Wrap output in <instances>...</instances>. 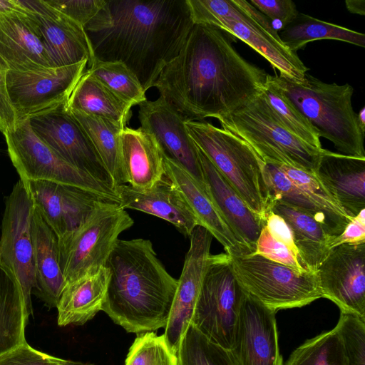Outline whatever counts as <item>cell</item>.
Here are the masks:
<instances>
[{"label":"cell","instance_id":"cell-1","mask_svg":"<svg viewBox=\"0 0 365 365\" xmlns=\"http://www.w3.org/2000/svg\"><path fill=\"white\" fill-rule=\"evenodd\" d=\"M233 39L216 27L194 24L153 87L187 120H221L261 93L268 76L237 51Z\"/></svg>","mask_w":365,"mask_h":365},{"label":"cell","instance_id":"cell-2","mask_svg":"<svg viewBox=\"0 0 365 365\" xmlns=\"http://www.w3.org/2000/svg\"><path fill=\"white\" fill-rule=\"evenodd\" d=\"M110 23L87 33L95 59L123 63L146 92L194 26L186 0H107Z\"/></svg>","mask_w":365,"mask_h":365},{"label":"cell","instance_id":"cell-3","mask_svg":"<svg viewBox=\"0 0 365 365\" xmlns=\"http://www.w3.org/2000/svg\"><path fill=\"white\" fill-rule=\"evenodd\" d=\"M109 280L102 311L128 333L165 328L178 280L149 240L118 239L106 263Z\"/></svg>","mask_w":365,"mask_h":365},{"label":"cell","instance_id":"cell-4","mask_svg":"<svg viewBox=\"0 0 365 365\" xmlns=\"http://www.w3.org/2000/svg\"><path fill=\"white\" fill-rule=\"evenodd\" d=\"M267 83L284 95L340 154L365 158V134L352 107L350 84L324 83L309 73L302 83L268 74Z\"/></svg>","mask_w":365,"mask_h":365},{"label":"cell","instance_id":"cell-5","mask_svg":"<svg viewBox=\"0 0 365 365\" xmlns=\"http://www.w3.org/2000/svg\"><path fill=\"white\" fill-rule=\"evenodd\" d=\"M187 132L198 149L248 207L266 222L271 204L265 163L244 140L205 120H186Z\"/></svg>","mask_w":365,"mask_h":365},{"label":"cell","instance_id":"cell-6","mask_svg":"<svg viewBox=\"0 0 365 365\" xmlns=\"http://www.w3.org/2000/svg\"><path fill=\"white\" fill-rule=\"evenodd\" d=\"M219 122L222 128L244 140L267 164L284 165L315 175L327 150L290 133L277 118L264 91Z\"/></svg>","mask_w":365,"mask_h":365},{"label":"cell","instance_id":"cell-7","mask_svg":"<svg viewBox=\"0 0 365 365\" xmlns=\"http://www.w3.org/2000/svg\"><path fill=\"white\" fill-rule=\"evenodd\" d=\"M134 223L119 203L99 200L83 222L58 239L66 284L105 267L118 236Z\"/></svg>","mask_w":365,"mask_h":365},{"label":"cell","instance_id":"cell-8","mask_svg":"<svg viewBox=\"0 0 365 365\" xmlns=\"http://www.w3.org/2000/svg\"><path fill=\"white\" fill-rule=\"evenodd\" d=\"M230 259L245 292L276 312L302 307L322 297L317 272H299L257 254Z\"/></svg>","mask_w":365,"mask_h":365},{"label":"cell","instance_id":"cell-9","mask_svg":"<svg viewBox=\"0 0 365 365\" xmlns=\"http://www.w3.org/2000/svg\"><path fill=\"white\" fill-rule=\"evenodd\" d=\"M4 136L11 161L24 184L34 180L51 181L77 187L106 201L120 203L115 190L77 169L43 143L27 118L18 121Z\"/></svg>","mask_w":365,"mask_h":365},{"label":"cell","instance_id":"cell-10","mask_svg":"<svg viewBox=\"0 0 365 365\" xmlns=\"http://www.w3.org/2000/svg\"><path fill=\"white\" fill-rule=\"evenodd\" d=\"M245 294L230 256L210 255L190 323L212 341L232 350Z\"/></svg>","mask_w":365,"mask_h":365},{"label":"cell","instance_id":"cell-11","mask_svg":"<svg viewBox=\"0 0 365 365\" xmlns=\"http://www.w3.org/2000/svg\"><path fill=\"white\" fill-rule=\"evenodd\" d=\"M34 211V205L30 193L24 183L19 180L5 202L0 239V259L18 280L29 317L33 314L31 292L36 287L31 232Z\"/></svg>","mask_w":365,"mask_h":365},{"label":"cell","instance_id":"cell-12","mask_svg":"<svg viewBox=\"0 0 365 365\" xmlns=\"http://www.w3.org/2000/svg\"><path fill=\"white\" fill-rule=\"evenodd\" d=\"M234 2L236 9L211 26L245 42L278 70L280 77L302 83L309 68L297 53L283 43L271 21L250 1L234 0Z\"/></svg>","mask_w":365,"mask_h":365},{"label":"cell","instance_id":"cell-13","mask_svg":"<svg viewBox=\"0 0 365 365\" xmlns=\"http://www.w3.org/2000/svg\"><path fill=\"white\" fill-rule=\"evenodd\" d=\"M66 103L28 118L32 130L68 163L115 190L93 143L68 110Z\"/></svg>","mask_w":365,"mask_h":365},{"label":"cell","instance_id":"cell-14","mask_svg":"<svg viewBox=\"0 0 365 365\" xmlns=\"http://www.w3.org/2000/svg\"><path fill=\"white\" fill-rule=\"evenodd\" d=\"M87 67L84 60L43 71H7V93L17 120L66 103Z\"/></svg>","mask_w":365,"mask_h":365},{"label":"cell","instance_id":"cell-15","mask_svg":"<svg viewBox=\"0 0 365 365\" xmlns=\"http://www.w3.org/2000/svg\"><path fill=\"white\" fill-rule=\"evenodd\" d=\"M317 274L322 297L365 320V242L334 247Z\"/></svg>","mask_w":365,"mask_h":365},{"label":"cell","instance_id":"cell-16","mask_svg":"<svg viewBox=\"0 0 365 365\" xmlns=\"http://www.w3.org/2000/svg\"><path fill=\"white\" fill-rule=\"evenodd\" d=\"M190 247L175 293L164 336L177 354L181 339L191 322L210 256L212 235L197 225L190 235Z\"/></svg>","mask_w":365,"mask_h":365},{"label":"cell","instance_id":"cell-17","mask_svg":"<svg viewBox=\"0 0 365 365\" xmlns=\"http://www.w3.org/2000/svg\"><path fill=\"white\" fill-rule=\"evenodd\" d=\"M38 29L56 67L95 60L91 43L77 22L48 4L45 0H16Z\"/></svg>","mask_w":365,"mask_h":365},{"label":"cell","instance_id":"cell-18","mask_svg":"<svg viewBox=\"0 0 365 365\" xmlns=\"http://www.w3.org/2000/svg\"><path fill=\"white\" fill-rule=\"evenodd\" d=\"M140 126L151 133L163 153L205 185L198 148L188 135L187 120L164 98L138 105Z\"/></svg>","mask_w":365,"mask_h":365},{"label":"cell","instance_id":"cell-19","mask_svg":"<svg viewBox=\"0 0 365 365\" xmlns=\"http://www.w3.org/2000/svg\"><path fill=\"white\" fill-rule=\"evenodd\" d=\"M275 315L245 292L232 350L239 365H284Z\"/></svg>","mask_w":365,"mask_h":365},{"label":"cell","instance_id":"cell-20","mask_svg":"<svg viewBox=\"0 0 365 365\" xmlns=\"http://www.w3.org/2000/svg\"><path fill=\"white\" fill-rule=\"evenodd\" d=\"M24 185L34 207L58 239L75 230L96 203L103 200L81 188L47 180H34Z\"/></svg>","mask_w":365,"mask_h":365},{"label":"cell","instance_id":"cell-21","mask_svg":"<svg viewBox=\"0 0 365 365\" xmlns=\"http://www.w3.org/2000/svg\"><path fill=\"white\" fill-rule=\"evenodd\" d=\"M16 4V9L0 14V63L7 71L55 68L38 29Z\"/></svg>","mask_w":365,"mask_h":365},{"label":"cell","instance_id":"cell-22","mask_svg":"<svg viewBox=\"0 0 365 365\" xmlns=\"http://www.w3.org/2000/svg\"><path fill=\"white\" fill-rule=\"evenodd\" d=\"M163 153V152H162ZM165 175L175 184L192 209L198 225L207 230L232 257L252 255L234 234L211 198L205 185L163 153Z\"/></svg>","mask_w":365,"mask_h":365},{"label":"cell","instance_id":"cell-23","mask_svg":"<svg viewBox=\"0 0 365 365\" xmlns=\"http://www.w3.org/2000/svg\"><path fill=\"white\" fill-rule=\"evenodd\" d=\"M120 205L160 217L173 224L180 232L190 237L197 220L175 184L165 175L145 190L122 185L115 188Z\"/></svg>","mask_w":365,"mask_h":365},{"label":"cell","instance_id":"cell-24","mask_svg":"<svg viewBox=\"0 0 365 365\" xmlns=\"http://www.w3.org/2000/svg\"><path fill=\"white\" fill-rule=\"evenodd\" d=\"M207 190L222 217L237 236L254 254L266 222L252 212L233 187L198 149Z\"/></svg>","mask_w":365,"mask_h":365},{"label":"cell","instance_id":"cell-25","mask_svg":"<svg viewBox=\"0 0 365 365\" xmlns=\"http://www.w3.org/2000/svg\"><path fill=\"white\" fill-rule=\"evenodd\" d=\"M315 175L349 217L365 210V158L327 150Z\"/></svg>","mask_w":365,"mask_h":365},{"label":"cell","instance_id":"cell-26","mask_svg":"<svg viewBox=\"0 0 365 365\" xmlns=\"http://www.w3.org/2000/svg\"><path fill=\"white\" fill-rule=\"evenodd\" d=\"M120 153L123 176L130 187L148 189L164 176L162 150L155 137L141 127L121 131Z\"/></svg>","mask_w":365,"mask_h":365},{"label":"cell","instance_id":"cell-27","mask_svg":"<svg viewBox=\"0 0 365 365\" xmlns=\"http://www.w3.org/2000/svg\"><path fill=\"white\" fill-rule=\"evenodd\" d=\"M36 273L35 294L56 307L66 282L59 264L58 239L34 207L31 222Z\"/></svg>","mask_w":365,"mask_h":365},{"label":"cell","instance_id":"cell-28","mask_svg":"<svg viewBox=\"0 0 365 365\" xmlns=\"http://www.w3.org/2000/svg\"><path fill=\"white\" fill-rule=\"evenodd\" d=\"M109 280L106 267L66 284L57 306L58 324L83 325L102 310Z\"/></svg>","mask_w":365,"mask_h":365},{"label":"cell","instance_id":"cell-29","mask_svg":"<svg viewBox=\"0 0 365 365\" xmlns=\"http://www.w3.org/2000/svg\"><path fill=\"white\" fill-rule=\"evenodd\" d=\"M280 215L289 225L299 258L310 272L317 270L332 249L335 237L310 215L286 204L272 201L269 212Z\"/></svg>","mask_w":365,"mask_h":365},{"label":"cell","instance_id":"cell-30","mask_svg":"<svg viewBox=\"0 0 365 365\" xmlns=\"http://www.w3.org/2000/svg\"><path fill=\"white\" fill-rule=\"evenodd\" d=\"M69 110L108 119L123 128L130 120L132 111L123 101L86 69L66 103Z\"/></svg>","mask_w":365,"mask_h":365},{"label":"cell","instance_id":"cell-31","mask_svg":"<svg viewBox=\"0 0 365 365\" xmlns=\"http://www.w3.org/2000/svg\"><path fill=\"white\" fill-rule=\"evenodd\" d=\"M29 317L21 286L0 259V355L26 342Z\"/></svg>","mask_w":365,"mask_h":365},{"label":"cell","instance_id":"cell-32","mask_svg":"<svg viewBox=\"0 0 365 365\" xmlns=\"http://www.w3.org/2000/svg\"><path fill=\"white\" fill-rule=\"evenodd\" d=\"M68 110L88 136L110 174L115 189L125 185L120 153V134L125 128L99 116Z\"/></svg>","mask_w":365,"mask_h":365},{"label":"cell","instance_id":"cell-33","mask_svg":"<svg viewBox=\"0 0 365 365\" xmlns=\"http://www.w3.org/2000/svg\"><path fill=\"white\" fill-rule=\"evenodd\" d=\"M279 35L283 43L294 53L317 40H337L365 46L364 34L302 13H299L292 22L283 27Z\"/></svg>","mask_w":365,"mask_h":365},{"label":"cell","instance_id":"cell-34","mask_svg":"<svg viewBox=\"0 0 365 365\" xmlns=\"http://www.w3.org/2000/svg\"><path fill=\"white\" fill-rule=\"evenodd\" d=\"M277 166L322 213L329 234L334 237L341 234L353 217L347 215L316 175L284 165Z\"/></svg>","mask_w":365,"mask_h":365},{"label":"cell","instance_id":"cell-35","mask_svg":"<svg viewBox=\"0 0 365 365\" xmlns=\"http://www.w3.org/2000/svg\"><path fill=\"white\" fill-rule=\"evenodd\" d=\"M178 365H239L232 350L212 341L189 324L177 352Z\"/></svg>","mask_w":365,"mask_h":365},{"label":"cell","instance_id":"cell-36","mask_svg":"<svg viewBox=\"0 0 365 365\" xmlns=\"http://www.w3.org/2000/svg\"><path fill=\"white\" fill-rule=\"evenodd\" d=\"M285 365H349V362L334 327L307 340L291 354Z\"/></svg>","mask_w":365,"mask_h":365},{"label":"cell","instance_id":"cell-37","mask_svg":"<svg viewBox=\"0 0 365 365\" xmlns=\"http://www.w3.org/2000/svg\"><path fill=\"white\" fill-rule=\"evenodd\" d=\"M88 72L130 106L147 101L136 76L122 62L95 59Z\"/></svg>","mask_w":365,"mask_h":365},{"label":"cell","instance_id":"cell-38","mask_svg":"<svg viewBox=\"0 0 365 365\" xmlns=\"http://www.w3.org/2000/svg\"><path fill=\"white\" fill-rule=\"evenodd\" d=\"M264 171L271 202L286 204L310 215L329 234L322 213L277 165L265 163Z\"/></svg>","mask_w":365,"mask_h":365},{"label":"cell","instance_id":"cell-39","mask_svg":"<svg viewBox=\"0 0 365 365\" xmlns=\"http://www.w3.org/2000/svg\"><path fill=\"white\" fill-rule=\"evenodd\" d=\"M264 93L277 118L290 133L308 144L322 148L317 130L284 95L268 83Z\"/></svg>","mask_w":365,"mask_h":365},{"label":"cell","instance_id":"cell-40","mask_svg":"<svg viewBox=\"0 0 365 365\" xmlns=\"http://www.w3.org/2000/svg\"><path fill=\"white\" fill-rule=\"evenodd\" d=\"M125 365H178V360L164 334L158 336L154 331H148L138 334L129 349Z\"/></svg>","mask_w":365,"mask_h":365},{"label":"cell","instance_id":"cell-41","mask_svg":"<svg viewBox=\"0 0 365 365\" xmlns=\"http://www.w3.org/2000/svg\"><path fill=\"white\" fill-rule=\"evenodd\" d=\"M335 328L342 339L349 365H365V320L341 312Z\"/></svg>","mask_w":365,"mask_h":365},{"label":"cell","instance_id":"cell-42","mask_svg":"<svg viewBox=\"0 0 365 365\" xmlns=\"http://www.w3.org/2000/svg\"><path fill=\"white\" fill-rule=\"evenodd\" d=\"M46 2L79 24L88 33L96 24L106 6V0H45Z\"/></svg>","mask_w":365,"mask_h":365},{"label":"cell","instance_id":"cell-43","mask_svg":"<svg viewBox=\"0 0 365 365\" xmlns=\"http://www.w3.org/2000/svg\"><path fill=\"white\" fill-rule=\"evenodd\" d=\"M254 254L287 266L299 272H310L304 267L290 249L271 236L266 226L261 231Z\"/></svg>","mask_w":365,"mask_h":365},{"label":"cell","instance_id":"cell-44","mask_svg":"<svg viewBox=\"0 0 365 365\" xmlns=\"http://www.w3.org/2000/svg\"><path fill=\"white\" fill-rule=\"evenodd\" d=\"M250 3L271 22H279L281 29L292 22L299 14L292 0H251Z\"/></svg>","mask_w":365,"mask_h":365},{"label":"cell","instance_id":"cell-45","mask_svg":"<svg viewBox=\"0 0 365 365\" xmlns=\"http://www.w3.org/2000/svg\"><path fill=\"white\" fill-rule=\"evenodd\" d=\"M57 357L38 351L26 341L0 355V365H50Z\"/></svg>","mask_w":365,"mask_h":365},{"label":"cell","instance_id":"cell-46","mask_svg":"<svg viewBox=\"0 0 365 365\" xmlns=\"http://www.w3.org/2000/svg\"><path fill=\"white\" fill-rule=\"evenodd\" d=\"M266 227L274 240L285 245L302 262L294 244L292 231L283 217L269 211L266 216Z\"/></svg>","mask_w":365,"mask_h":365},{"label":"cell","instance_id":"cell-47","mask_svg":"<svg viewBox=\"0 0 365 365\" xmlns=\"http://www.w3.org/2000/svg\"><path fill=\"white\" fill-rule=\"evenodd\" d=\"M6 72L0 63V132L3 135L14 129L18 122L7 93Z\"/></svg>","mask_w":365,"mask_h":365},{"label":"cell","instance_id":"cell-48","mask_svg":"<svg viewBox=\"0 0 365 365\" xmlns=\"http://www.w3.org/2000/svg\"><path fill=\"white\" fill-rule=\"evenodd\" d=\"M361 210L353 217L341 234L335 237L332 249L342 244H361L365 242V214Z\"/></svg>","mask_w":365,"mask_h":365},{"label":"cell","instance_id":"cell-49","mask_svg":"<svg viewBox=\"0 0 365 365\" xmlns=\"http://www.w3.org/2000/svg\"><path fill=\"white\" fill-rule=\"evenodd\" d=\"M345 5L350 13L361 16L365 15L364 0H346Z\"/></svg>","mask_w":365,"mask_h":365},{"label":"cell","instance_id":"cell-50","mask_svg":"<svg viewBox=\"0 0 365 365\" xmlns=\"http://www.w3.org/2000/svg\"><path fill=\"white\" fill-rule=\"evenodd\" d=\"M50 365H94L56 358Z\"/></svg>","mask_w":365,"mask_h":365},{"label":"cell","instance_id":"cell-51","mask_svg":"<svg viewBox=\"0 0 365 365\" xmlns=\"http://www.w3.org/2000/svg\"><path fill=\"white\" fill-rule=\"evenodd\" d=\"M357 119L361 130L365 131V108L363 107L357 114Z\"/></svg>","mask_w":365,"mask_h":365}]
</instances>
